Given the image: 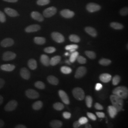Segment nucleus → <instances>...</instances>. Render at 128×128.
Segmentation results:
<instances>
[{"label": "nucleus", "instance_id": "obj_1", "mask_svg": "<svg viewBox=\"0 0 128 128\" xmlns=\"http://www.w3.org/2000/svg\"><path fill=\"white\" fill-rule=\"evenodd\" d=\"M110 100L112 105L117 110L118 112L122 110L124 105V101L122 99L113 94L110 96Z\"/></svg>", "mask_w": 128, "mask_h": 128}, {"label": "nucleus", "instance_id": "obj_2", "mask_svg": "<svg viewBox=\"0 0 128 128\" xmlns=\"http://www.w3.org/2000/svg\"><path fill=\"white\" fill-rule=\"evenodd\" d=\"M112 94L122 99H126L128 98V88L124 86H120L115 88L112 91Z\"/></svg>", "mask_w": 128, "mask_h": 128}, {"label": "nucleus", "instance_id": "obj_3", "mask_svg": "<svg viewBox=\"0 0 128 128\" xmlns=\"http://www.w3.org/2000/svg\"><path fill=\"white\" fill-rule=\"evenodd\" d=\"M72 94L74 97L79 101H82L84 98V92L80 87L74 88L72 91Z\"/></svg>", "mask_w": 128, "mask_h": 128}, {"label": "nucleus", "instance_id": "obj_4", "mask_svg": "<svg viewBox=\"0 0 128 128\" xmlns=\"http://www.w3.org/2000/svg\"><path fill=\"white\" fill-rule=\"evenodd\" d=\"M57 12V9L55 7H50L45 10L43 12V16L46 18H50L55 15Z\"/></svg>", "mask_w": 128, "mask_h": 128}, {"label": "nucleus", "instance_id": "obj_5", "mask_svg": "<svg viewBox=\"0 0 128 128\" xmlns=\"http://www.w3.org/2000/svg\"><path fill=\"white\" fill-rule=\"evenodd\" d=\"M87 11L89 12H94L100 10L101 9L100 5L96 3L91 2L87 4L86 7Z\"/></svg>", "mask_w": 128, "mask_h": 128}, {"label": "nucleus", "instance_id": "obj_6", "mask_svg": "<svg viewBox=\"0 0 128 128\" xmlns=\"http://www.w3.org/2000/svg\"><path fill=\"white\" fill-rule=\"evenodd\" d=\"M18 106V102L15 100L10 101L8 104L5 105L4 110L6 112H12L16 109Z\"/></svg>", "mask_w": 128, "mask_h": 128}, {"label": "nucleus", "instance_id": "obj_7", "mask_svg": "<svg viewBox=\"0 0 128 128\" xmlns=\"http://www.w3.org/2000/svg\"><path fill=\"white\" fill-rule=\"evenodd\" d=\"M51 37L52 39L57 43H61L64 41V38L63 35L59 32H52L51 33Z\"/></svg>", "mask_w": 128, "mask_h": 128}, {"label": "nucleus", "instance_id": "obj_8", "mask_svg": "<svg viewBox=\"0 0 128 128\" xmlns=\"http://www.w3.org/2000/svg\"><path fill=\"white\" fill-rule=\"evenodd\" d=\"M25 94L27 97L32 99H37L40 96L38 92H37L36 91L33 89H31L27 90L25 92Z\"/></svg>", "mask_w": 128, "mask_h": 128}, {"label": "nucleus", "instance_id": "obj_9", "mask_svg": "<svg viewBox=\"0 0 128 128\" xmlns=\"http://www.w3.org/2000/svg\"><path fill=\"white\" fill-rule=\"evenodd\" d=\"M16 57V54L11 51H6L4 53L2 56V60L5 61H10L14 60Z\"/></svg>", "mask_w": 128, "mask_h": 128}, {"label": "nucleus", "instance_id": "obj_10", "mask_svg": "<svg viewBox=\"0 0 128 128\" xmlns=\"http://www.w3.org/2000/svg\"><path fill=\"white\" fill-rule=\"evenodd\" d=\"M86 71L87 70L85 67H79L76 72L74 77L76 78H82L86 74Z\"/></svg>", "mask_w": 128, "mask_h": 128}, {"label": "nucleus", "instance_id": "obj_11", "mask_svg": "<svg viewBox=\"0 0 128 128\" xmlns=\"http://www.w3.org/2000/svg\"><path fill=\"white\" fill-rule=\"evenodd\" d=\"M60 14L64 18H70L73 17L74 15V12L69 10L64 9L60 12Z\"/></svg>", "mask_w": 128, "mask_h": 128}, {"label": "nucleus", "instance_id": "obj_12", "mask_svg": "<svg viewBox=\"0 0 128 128\" xmlns=\"http://www.w3.org/2000/svg\"><path fill=\"white\" fill-rule=\"evenodd\" d=\"M58 94L61 100L64 104H70L68 96L65 92L61 90L58 91Z\"/></svg>", "mask_w": 128, "mask_h": 128}, {"label": "nucleus", "instance_id": "obj_13", "mask_svg": "<svg viewBox=\"0 0 128 128\" xmlns=\"http://www.w3.org/2000/svg\"><path fill=\"white\" fill-rule=\"evenodd\" d=\"M41 28L40 26L38 24H33L28 26L25 28V30L28 33L36 32L40 30Z\"/></svg>", "mask_w": 128, "mask_h": 128}, {"label": "nucleus", "instance_id": "obj_14", "mask_svg": "<svg viewBox=\"0 0 128 128\" xmlns=\"http://www.w3.org/2000/svg\"><path fill=\"white\" fill-rule=\"evenodd\" d=\"M14 41L11 38H6L0 42V45L2 47H9L14 45Z\"/></svg>", "mask_w": 128, "mask_h": 128}, {"label": "nucleus", "instance_id": "obj_15", "mask_svg": "<svg viewBox=\"0 0 128 128\" xmlns=\"http://www.w3.org/2000/svg\"><path fill=\"white\" fill-rule=\"evenodd\" d=\"M31 16L34 20L40 22H42L44 20L43 15L38 12H32L31 13Z\"/></svg>", "mask_w": 128, "mask_h": 128}, {"label": "nucleus", "instance_id": "obj_16", "mask_svg": "<svg viewBox=\"0 0 128 128\" xmlns=\"http://www.w3.org/2000/svg\"><path fill=\"white\" fill-rule=\"evenodd\" d=\"M20 74L22 78L25 80H28L30 77V73L27 69L23 68L20 69Z\"/></svg>", "mask_w": 128, "mask_h": 128}, {"label": "nucleus", "instance_id": "obj_17", "mask_svg": "<svg viewBox=\"0 0 128 128\" xmlns=\"http://www.w3.org/2000/svg\"><path fill=\"white\" fill-rule=\"evenodd\" d=\"M4 12L8 15L12 17H15L19 16V14L16 10L10 8H5Z\"/></svg>", "mask_w": 128, "mask_h": 128}, {"label": "nucleus", "instance_id": "obj_18", "mask_svg": "<svg viewBox=\"0 0 128 128\" xmlns=\"http://www.w3.org/2000/svg\"><path fill=\"white\" fill-rule=\"evenodd\" d=\"M0 69L4 71L11 72L14 71L15 68V66L12 64H2L0 67Z\"/></svg>", "mask_w": 128, "mask_h": 128}, {"label": "nucleus", "instance_id": "obj_19", "mask_svg": "<svg viewBox=\"0 0 128 128\" xmlns=\"http://www.w3.org/2000/svg\"><path fill=\"white\" fill-rule=\"evenodd\" d=\"M100 79L102 82L107 83L109 82L112 79V76L107 73H104L101 74L100 76Z\"/></svg>", "mask_w": 128, "mask_h": 128}, {"label": "nucleus", "instance_id": "obj_20", "mask_svg": "<svg viewBox=\"0 0 128 128\" xmlns=\"http://www.w3.org/2000/svg\"><path fill=\"white\" fill-rule=\"evenodd\" d=\"M108 110V112H109L110 117L112 118H115V117L116 116L118 112L117 110L113 105L109 106Z\"/></svg>", "mask_w": 128, "mask_h": 128}, {"label": "nucleus", "instance_id": "obj_21", "mask_svg": "<svg viewBox=\"0 0 128 128\" xmlns=\"http://www.w3.org/2000/svg\"><path fill=\"white\" fill-rule=\"evenodd\" d=\"M40 62L44 66H48L50 65V59L47 55L43 54L40 56Z\"/></svg>", "mask_w": 128, "mask_h": 128}, {"label": "nucleus", "instance_id": "obj_22", "mask_svg": "<svg viewBox=\"0 0 128 128\" xmlns=\"http://www.w3.org/2000/svg\"><path fill=\"white\" fill-rule=\"evenodd\" d=\"M84 30L86 32L92 37H96L97 36V33L94 28L91 27H86L85 28Z\"/></svg>", "mask_w": 128, "mask_h": 128}, {"label": "nucleus", "instance_id": "obj_23", "mask_svg": "<svg viewBox=\"0 0 128 128\" xmlns=\"http://www.w3.org/2000/svg\"><path fill=\"white\" fill-rule=\"evenodd\" d=\"M50 125L51 128H60L62 127L63 124L59 120H53L51 122Z\"/></svg>", "mask_w": 128, "mask_h": 128}, {"label": "nucleus", "instance_id": "obj_24", "mask_svg": "<svg viewBox=\"0 0 128 128\" xmlns=\"http://www.w3.org/2000/svg\"><path fill=\"white\" fill-rule=\"evenodd\" d=\"M61 60V56H56L52 58L50 60V64L52 66H55L60 63Z\"/></svg>", "mask_w": 128, "mask_h": 128}, {"label": "nucleus", "instance_id": "obj_25", "mask_svg": "<svg viewBox=\"0 0 128 128\" xmlns=\"http://www.w3.org/2000/svg\"><path fill=\"white\" fill-rule=\"evenodd\" d=\"M28 65L29 68L32 70H35L37 68V63L36 60L30 59L28 62Z\"/></svg>", "mask_w": 128, "mask_h": 128}, {"label": "nucleus", "instance_id": "obj_26", "mask_svg": "<svg viewBox=\"0 0 128 128\" xmlns=\"http://www.w3.org/2000/svg\"><path fill=\"white\" fill-rule=\"evenodd\" d=\"M47 80L49 83L53 85H57L59 82L58 79L53 76H48L47 78Z\"/></svg>", "mask_w": 128, "mask_h": 128}, {"label": "nucleus", "instance_id": "obj_27", "mask_svg": "<svg viewBox=\"0 0 128 128\" xmlns=\"http://www.w3.org/2000/svg\"><path fill=\"white\" fill-rule=\"evenodd\" d=\"M34 42L38 45H43L46 43V38L43 37H36L34 38Z\"/></svg>", "mask_w": 128, "mask_h": 128}, {"label": "nucleus", "instance_id": "obj_28", "mask_svg": "<svg viewBox=\"0 0 128 128\" xmlns=\"http://www.w3.org/2000/svg\"><path fill=\"white\" fill-rule=\"evenodd\" d=\"M43 106V102L40 101H38L35 102L32 104V108L34 110H39Z\"/></svg>", "mask_w": 128, "mask_h": 128}, {"label": "nucleus", "instance_id": "obj_29", "mask_svg": "<svg viewBox=\"0 0 128 128\" xmlns=\"http://www.w3.org/2000/svg\"><path fill=\"white\" fill-rule=\"evenodd\" d=\"M110 26L115 30H122L124 28V26L122 24L116 22L110 23Z\"/></svg>", "mask_w": 128, "mask_h": 128}, {"label": "nucleus", "instance_id": "obj_30", "mask_svg": "<svg viewBox=\"0 0 128 128\" xmlns=\"http://www.w3.org/2000/svg\"><path fill=\"white\" fill-rule=\"evenodd\" d=\"M78 56H79V53L76 51L73 53H71L70 56V58L69 60L70 61V62L71 63H74L76 60V58Z\"/></svg>", "mask_w": 128, "mask_h": 128}, {"label": "nucleus", "instance_id": "obj_31", "mask_svg": "<svg viewBox=\"0 0 128 128\" xmlns=\"http://www.w3.org/2000/svg\"><path fill=\"white\" fill-rule=\"evenodd\" d=\"M61 72L64 74H69L72 71V70L69 67L66 66H63L60 68Z\"/></svg>", "mask_w": 128, "mask_h": 128}, {"label": "nucleus", "instance_id": "obj_32", "mask_svg": "<svg viewBox=\"0 0 128 128\" xmlns=\"http://www.w3.org/2000/svg\"><path fill=\"white\" fill-rule=\"evenodd\" d=\"M85 54L88 56L89 58L92 60H94L96 58V54L94 51H85Z\"/></svg>", "mask_w": 128, "mask_h": 128}, {"label": "nucleus", "instance_id": "obj_33", "mask_svg": "<svg viewBox=\"0 0 128 128\" xmlns=\"http://www.w3.org/2000/svg\"><path fill=\"white\" fill-rule=\"evenodd\" d=\"M69 38L70 41L75 43H78L80 41V38L79 37L75 34L71 35L69 37Z\"/></svg>", "mask_w": 128, "mask_h": 128}, {"label": "nucleus", "instance_id": "obj_34", "mask_svg": "<svg viewBox=\"0 0 128 128\" xmlns=\"http://www.w3.org/2000/svg\"><path fill=\"white\" fill-rule=\"evenodd\" d=\"M53 107L55 110H61L64 108V105L61 102H56L53 104Z\"/></svg>", "mask_w": 128, "mask_h": 128}, {"label": "nucleus", "instance_id": "obj_35", "mask_svg": "<svg viewBox=\"0 0 128 128\" xmlns=\"http://www.w3.org/2000/svg\"><path fill=\"white\" fill-rule=\"evenodd\" d=\"M99 64L104 66H107L109 65L111 63V61L106 58H102L99 61Z\"/></svg>", "mask_w": 128, "mask_h": 128}, {"label": "nucleus", "instance_id": "obj_36", "mask_svg": "<svg viewBox=\"0 0 128 128\" xmlns=\"http://www.w3.org/2000/svg\"><path fill=\"white\" fill-rule=\"evenodd\" d=\"M86 102L87 107L91 108L92 104V99L91 96H88L86 98Z\"/></svg>", "mask_w": 128, "mask_h": 128}, {"label": "nucleus", "instance_id": "obj_37", "mask_svg": "<svg viewBox=\"0 0 128 128\" xmlns=\"http://www.w3.org/2000/svg\"><path fill=\"white\" fill-rule=\"evenodd\" d=\"M35 86L40 89H44L45 88V84L41 81H37L34 84Z\"/></svg>", "mask_w": 128, "mask_h": 128}, {"label": "nucleus", "instance_id": "obj_38", "mask_svg": "<svg viewBox=\"0 0 128 128\" xmlns=\"http://www.w3.org/2000/svg\"><path fill=\"white\" fill-rule=\"evenodd\" d=\"M120 81V77L118 75H116L112 79V84L114 86H117L118 84Z\"/></svg>", "mask_w": 128, "mask_h": 128}, {"label": "nucleus", "instance_id": "obj_39", "mask_svg": "<svg viewBox=\"0 0 128 128\" xmlns=\"http://www.w3.org/2000/svg\"><path fill=\"white\" fill-rule=\"evenodd\" d=\"M56 50V48L54 47H53V46H48L45 48L44 50L45 52H46V53H49V54L53 53L55 52Z\"/></svg>", "mask_w": 128, "mask_h": 128}, {"label": "nucleus", "instance_id": "obj_40", "mask_svg": "<svg viewBox=\"0 0 128 128\" xmlns=\"http://www.w3.org/2000/svg\"><path fill=\"white\" fill-rule=\"evenodd\" d=\"M50 2V0H38L37 4L40 6H44L48 4Z\"/></svg>", "mask_w": 128, "mask_h": 128}, {"label": "nucleus", "instance_id": "obj_41", "mask_svg": "<svg viewBox=\"0 0 128 128\" xmlns=\"http://www.w3.org/2000/svg\"><path fill=\"white\" fill-rule=\"evenodd\" d=\"M78 60V62L81 64H84L86 62V58L83 57L82 56H78L76 58Z\"/></svg>", "mask_w": 128, "mask_h": 128}, {"label": "nucleus", "instance_id": "obj_42", "mask_svg": "<svg viewBox=\"0 0 128 128\" xmlns=\"http://www.w3.org/2000/svg\"><path fill=\"white\" fill-rule=\"evenodd\" d=\"M120 14L122 16H126L128 14V7H124L120 10Z\"/></svg>", "mask_w": 128, "mask_h": 128}, {"label": "nucleus", "instance_id": "obj_43", "mask_svg": "<svg viewBox=\"0 0 128 128\" xmlns=\"http://www.w3.org/2000/svg\"><path fill=\"white\" fill-rule=\"evenodd\" d=\"M78 48V46L76 44H72V45H68L65 47V49L66 50H73V49H75L76 50Z\"/></svg>", "mask_w": 128, "mask_h": 128}, {"label": "nucleus", "instance_id": "obj_44", "mask_svg": "<svg viewBox=\"0 0 128 128\" xmlns=\"http://www.w3.org/2000/svg\"><path fill=\"white\" fill-rule=\"evenodd\" d=\"M78 122L82 125H84V124H85L87 123L88 122V120L87 118H86L85 117H82L79 119Z\"/></svg>", "mask_w": 128, "mask_h": 128}, {"label": "nucleus", "instance_id": "obj_45", "mask_svg": "<svg viewBox=\"0 0 128 128\" xmlns=\"http://www.w3.org/2000/svg\"><path fill=\"white\" fill-rule=\"evenodd\" d=\"M6 20V16L0 10V22L2 23H4Z\"/></svg>", "mask_w": 128, "mask_h": 128}, {"label": "nucleus", "instance_id": "obj_46", "mask_svg": "<svg viewBox=\"0 0 128 128\" xmlns=\"http://www.w3.org/2000/svg\"><path fill=\"white\" fill-rule=\"evenodd\" d=\"M87 116L88 117V118H89L92 120H96V116L94 114L91 113V112H87Z\"/></svg>", "mask_w": 128, "mask_h": 128}, {"label": "nucleus", "instance_id": "obj_47", "mask_svg": "<svg viewBox=\"0 0 128 128\" xmlns=\"http://www.w3.org/2000/svg\"><path fill=\"white\" fill-rule=\"evenodd\" d=\"M63 117H64V119H69L71 118V114L70 112H63Z\"/></svg>", "mask_w": 128, "mask_h": 128}, {"label": "nucleus", "instance_id": "obj_48", "mask_svg": "<svg viewBox=\"0 0 128 128\" xmlns=\"http://www.w3.org/2000/svg\"><path fill=\"white\" fill-rule=\"evenodd\" d=\"M95 108L98 110H102L104 109V107L102 105L100 104L97 102L94 105Z\"/></svg>", "mask_w": 128, "mask_h": 128}, {"label": "nucleus", "instance_id": "obj_49", "mask_svg": "<svg viewBox=\"0 0 128 128\" xmlns=\"http://www.w3.org/2000/svg\"><path fill=\"white\" fill-rule=\"evenodd\" d=\"M102 88V85L100 83H97L96 84L95 86V89L96 91H100L101 89Z\"/></svg>", "mask_w": 128, "mask_h": 128}, {"label": "nucleus", "instance_id": "obj_50", "mask_svg": "<svg viewBox=\"0 0 128 128\" xmlns=\"http://www.w3.org/2000/svg\"><path fill=\"white\" fill-rule=\"evenodd\" d=\"M96 114L99 118H104L105 117V114L102 112H96Z\"/></svg>", "mask_w": 128, "mask_h": 128}, {"label": "nucleus", "instance_id": "obj_51", "mask_svg": "<svg viewBox=\"0 0 128 128\" xmlns=\"http://www.w3.org/2000/svg\"><path fill=\"white\" fill-rule=\"evenodd\" d=\"M81 124L78 121H76V122H74L73 125V127L74 128H79L81 126Z\"/></svg>", "mask_w": 128, "mask_h": 128}, {"label": "nucleus", "instance_id": "obj_52", "mask_svg": "<svg viewBox=\"0 0 128 128\" xmlns=\"http://www.w3.org/2000/svg\"><path fill=\"white\" fill-rule=\"evenodd\" d=\"M5 84V81L2 78H0V89L4 86Z\"/></svg>", "mask_w": 128, "mask_h": 128}, {"label": "nucleus", "instance_id": "obj_53", "mask_svg": "<svg viewBox=\"0 0 128 128\" xmlns=\"http://www.w3.org/2000/svg\"><path fill=\"white\" fill-rule=\"evenodd\" d=\"M5 2H12V3H15L18 2V0H3Z\"/></svg>", "mask_w": 128, "mask_h": 128}, {"label": "nucleus", "instance_id": "obj_54", "mask_svg": "<svg viewBox=\"0 0 128 128\" xmlns=\"http://www.w3.org/2000/svg\"><path fill=\"white\" fill-rule=\"evenodd\" d=\"M15 128H26V127L25 126V125H22V124H19V125H17L16 127H15Z\"/></svg>", "mask_w": 128, "mask_h": 128}, {"label": "nucleus", "instance_id": "obj_55", "mask_svg": "<svg viewBox=\"0 0 128 128\" xmlns=\"http://www.w3.org/2000/svg\"><path fill=\"white\" fill-rule=\"evenodd\" d=\"M4 122L2 120L0 119V128H2L4 126Z\"/></svg>", "mask_w": 128, "mask_h": 128}, {"label": "nucleus", "instance_id": "obj_56", "mask_svg": "<svg viewBox=\"0 0 128 128\" xmlns=\"http://www.w3.org/2000/svg\"><path fill=\"white\" fill-rule=\"evenodd\" d=\"M4 102V98L3 97L0 95V105H1Z\"/></svg>", "mask_w": 128, "mask_h": 128}, {"label": "nucleus", "instance_id": "obj_57", "mask_svg": "<svg viewBox=\"0 0 128 128\" xmlns=\"http://www.w3.org/2000/svg\"><path fill=\"white\" fill-rule=\"evenodd\" d=\"M85 127L86 128H91L92 126L90 124H89L88 123H86V124H85Z\"/></svg>", "mask_w": 128, "mask_h": 128}, {"label": "nucleus", "instance_id": "obj_58", "mask_svg": "<svg viewBox=\"0 0 128 128\" xmlns=\"http://www.w3.org/2000/svg\"><path fill=\"white\" fill-rule=\"evenodd\" d=\"M76 50H75V49H73V50H70L69 51L70 52V53H73L74 52L76 51Z\"/></svg>", "mask_w": 128, "mask_h": 128}, {"label": "nucleus", "instance_id": "obj_59", "mask_svg": "<svg viewBox=\"0 0 128 128\" xmlns=\"http://www.w3.org/2000/svg\"><path fill=\"white\" fill-rule=\"evenodd\" d=\"M66 62L67 64H71V62H70L69 60H66Z\"/></svg>", "mask_w": 128, "mask_h": 128}, {"label": "nucleus", "instance_id": "obj_60", "mask_svg": "<svg viewBox=\"0 0 128 128\" xmlns=\"http://www.w3.org/2000/svg\"><path fill=\"white\" fill-rule=\"evenodd\" d=\"M64 55H65V56H68V55H69L68 53V52H66V53H65Z\"/></svg>", "mask_w": 128, "mask_h": 128}]
</instances>
